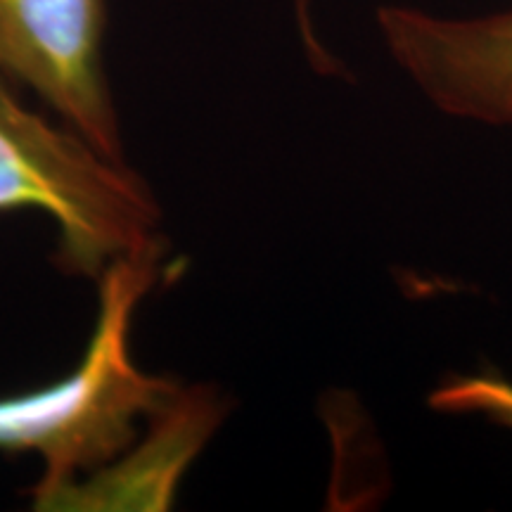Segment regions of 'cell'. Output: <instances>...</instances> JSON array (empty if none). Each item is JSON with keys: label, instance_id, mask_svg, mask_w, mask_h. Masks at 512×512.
<instances>
[{"label": "cell", "instance_id": "3957f363", "mask_svg": "<svg viewBox=\"0 0 512 512\" xmlns=\"http://www.w3.org/2000/svg\"><path fill=\"white\" fill-rule=\"evenodd\" d=\"M105 0H0V72L36 91L60 121L124 159L102 64Z\"/></svg>", "mask_w": 512, "mask_h": 512}, {"label": "cell", "instance_id": "52a82bcc", "mask_svg": "<svg viewBox=\"0 0 512 512\" xmlns=\"http://www.w3.org/2000/svg\"><path fill=\"white\" fill-rule=\"evenodd\" d=\"M297 5V22H299V31H302V41H304V50L306 57H309L311 67L320 74H339L342 67L339 62L328 53V48L318 41L316 31H313V22H311V0H294Z\"/></svg>", "mask_w": 512, "mask_h": 512}, {"label": "cell", "instance_id": "6da1fadb", "mask_svg": "<svg viewBox=\"0 0 512 512\" xmlns=\"http://www.w3.org/2000/svg\"><path fill=\"white\" fill-rule=\"evenodd\" d=\"M166 245L121 256L102 271L98 320L72 373L46 387L0 396V453L38 456L31 503L112 463L152 413L181 387L133 361V318L162 278Z\"/></svg>", "mask_w": 512, "mask_h": 512}, {"label": "cell", "instance_id": "5b68a950", "mask_svg": "<svg viewBox=\"0 0 512 512\" xmlns=\"http://www.w3.org/2000/svg\"><path fill=\"white\" fill-rule=\"evenodd\" d=\"M228 406L221 392L192 384L178 387L126 451L93 475L34 501L36 510L119 512L174 508L185 472L209 444Z\"/></svg>", "mask_w": 512, "mask_h": 512}, {"label": "cell", "instance_id": "277c9868", "mask_svg": "<svg viewBox=\"0 0 512 512\" xmlns=\"http://www.w3.org/2000/svg\"><path fill=\"white\" fill-rule=\"evenodd\" d=\"M375 19L396 67L439 112L512 128V10L441 17L380 5Z\"/></svg>", "mask_w": 512, "mask_h": 512}, {"label": "cell", "instance_id": "8992f818", "mask_svg": "<svg viewBox=\"0 0 512 512\" xmlns=\"http://www.w3.org/2000/svg\"><path fill=\"white\" fill-rule=\"evenodd\" d=\"M427 403L441 415H477L512 430V380L494 370L448 375L432 389Z\"/></svg>", "mask_w": 512, "mask_h": 512}, {"label": "cell", "instance_id": "7a4b0ae2", "mask_svg": "<svg viewBox=\"0 0 512 512\" xmlns=\"http://www.w3.org/2000/svg\"><path fill=\"white\" fill-rule=\"evenodd\" d=\"M19 209L55 223V259L72 275L98 280L121 256L164 242L145 178L64 121L29 110L0 72V214Z\"/></svg>", "mask_w": 512, "mask_h": 512}]
</instances>
